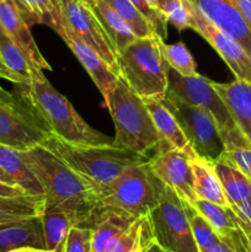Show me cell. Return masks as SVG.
I'll use <instances>...</instances> for the list:
<instances>
[{
    "mask_svg": "<svg viewBox=\"0 0 251 252\" xmlns=\"http://www.w3.org/2000/svg\"><path fill=\"white\" fill-rule=\"evenodd\" d=\"M20 153L41 184L46 202L63 209L75 226L90 228L98 209L96 187L44 145Z\"/></svg>",
    "mask_w": 251,
    "mask_h": 252,
    "instance_id": "obj_1",
    "label": "cell"
},
{
    "mask_svg": "<svg viewBox=\"0 0 251 252\" xmlns=\"http://www.w3.org/2000/svg\"><path fill=\"white\" fill-rule=\"evenodd\" d=\"M21 95L33 107L53 134L73 144H112L113 139L89 126L65 96L52 86L39 68H32L31 79Z\"/></svg>",
    "mask_w": 251,
    "mask_h": 252,
    "instance_id": "obj_2",
    "label": "cell"
},
{
    "mask_svg": "<svg viewBox=\"0 0 251 252\" xmlns=\"http://www.w3.org/2000/svg\"><path fill=\"white\" fill-rule=\"evenodd\" d=\"M42 145L61 157L71 169L91 182L101 191L112 184L132 165L143 164L148 157L133 153L112 144L86 145L73 144L51 133Z\"/></svg>",
    "mask_w": 251,
    "mask_h": 252,
    "instance_id": "obj_3",
    "label": "cell"
},
{
    "mask_svg": "<svg viewBox=\"0 0 251 252\" xmlns=\"http://www.w3.org/2000/svg\"><path fill=\"white\" fill-rule=\"evenodd\" d=\"M159 33L138 37L117 52L118 76L142 98H164L169 88V65Z\"/></svg>",
    "mask_w": 251,
    "mask_h": 252,
    "instance_id": "obj_4",
    "label": "cell"
},
{
    "mask_svg": "<svg viewBox=\"0 0 251 252\" xmlns=\"http://www.w3.org/2000/svg\"><path fill=\"white\" fill-rule=\"evenodd\" d=\"M105 105L115 125L113 144L143 157L157 152L160 140L149 111L143 98L121 78L105 100Z\"/></svg>",
    "mask_w": 251,
    "mask_h": 252,
    "instance_id": "obj_5",
    "label": "cell"
},
{
    "mask_svg": "<svg viewBox=\"0 0 251 252\" xmlns=\"http://www.w3.org/2000/svg\"><path fill=\"white\" fill-rule=\"evenodd\" d=\"M148 161L132 165L112 184L98 191L97 211L115 212L132 218L148 216L157 204L162 187Z\"/></svg>",
    "mask_w": 251,
    "mask_h": 252,
    "instance_id": "obj_6",
    "label": "cell"
},
{
    "mask_svg": "<svg viewBox=\"0 0 251 252\" xmlns=\"http://www.w3.org/2000/svg\"><path fill=\"white\" fill-rule=\"evenodd\" d=\"M212 81L213 80H209L199 74L189 78L182 76L169 66L167 94L175 96L179 100L206 110L216 121L225 149L241 145H251L236 127L223 100L214 90Z\"/></svg>",
    "mask_w": 251,
    "mask_h": 252,
    "instance_id": "obj_7",
    "label": "cell"
},
{
    "mask_svg": "<svg viewBox=\"0 0 251 252\" xmlns=\"http://www.w3.org/2000/svg\"><path fill=\"white\" fill-rule=\"evenodd\" d=\"M155 244L166 252H199L185 211L184 199L162 185L157 204L149 214Z\"/></svg>",
    "mask_w": 251,
    "mask_h": 252,
    "instance_id": "obj_8",
    "label": "cell"
},
{
    "mask_svg": "<svg viewBox=\"0 0 251 252\" xmlns=\"http://www.w3.org/2000/svg\"><path fill=\"white\" fill-rule=\"evenodd\" d=\"M162 103L171 111L197 157L216 161L225 150L214 118L203 108L166 94Z\"/></svg>",
    "mask_w": 251,
    "mask_h": 252,
    "instance_id": "obj_9",
    "label": "cell"
},
{
    "mask_svg": "<svg viewBox=\"0 0 251 252\" xmlns=\"http://www.w3.org/2000/svg\"><path fill=\"white\" fill-rule=\"evenodd\" d=\"M26 98L15 102L0 100V144L25 152L42 144L51 134Z\"/></svg>",
    "mask_w": 251,
    "mask_h": 252,
    "instance_id": "obj_10",
    "label": "cell"
},
{
    "mask_svg": "<svg viewBox=\"0 0 251 252\" xmlns=\"http://www.w3.org/2000/svg\"><path fill=\"white\" fill-rule=\"evenodd\" d=\"M191 14V29L201 34L225 62L235 79L251 83V56L243 44L209 22L189 0H185Z\"/></svg>",
    "mask_w": 251,
    "mask_h": 252,
    "instance_id": "obj_11",
    "label": "cell"
},
{
    "mask_svg": "<svg viewBox=\"0 0 251 252\" xmlns=\"http://www.w3.org/2000/svg\"><path fill=\"white\" fill-rule=\"evenodd\" d=\"M62 12L71 30L93 47L118 75L117 54L102 25L85 0H59Z\"/></svg>",
    "mask_w": 251,
    "mask_h": 252,
    "instance_id": "obj_12",
    "label": "cell"
},
{
    "mask_svg": "<svg viewBox=\"0 0 251 252\" xmlns=\"http://www.w3.org/2000/svg\"><path fill=\"white\" fill-rule=\"evenodd\" d=\"M192 158V155L181 150H165L157 152L148 161L153 175L162 185L171 189L180 198L189 203L196 201Z\"/></svg>",
    "mask_w": 251,
    "mask_h": 252,
    "instance_id": "obj_13",
    "label": "cell"
},
{
    "mask_svg": "<svg viewBox=\"0 0 251 252\" xmlns=\"http://www.w3.org/2000/svg\"><path fill=\"white\" fill-rule=\"evenodd\" d=\"M57 33L64 39L70 51L73 52L74 56L78 58L81 65L84 66L90 78L93 79L94 84L97 86L100 93L102 94L103 100L107 98L111 91L115 88L120 76L108 66V64L103 61L102 57L93 48L89 46L86 42H84L73 30L66 24L65 19L63 16L62 25L57 30Z\"/></svg>",
    "mask_w": 251,
    "mask_h": 252,
    "instance_id": "obj_14",
    "label": "cell"
},
{
    "mask_svg": "<svg viewBox=\"0 0 251 252\" xmlns=\"http://www.w3.org/2000/svg\"><path fill=\"white\" fill-rule=\"evenodd\" d=\"M209 22L243 44L251 56V30L233 0H189Z\"/></svg>",
    "mask_w": 251,
    "mask_h": 252,
    "instance_id": "obj_15",
    "label": "cell"
},
{
    "mask_svg": "<svg viewBox=\"0 0 251 252\" xmlns=\"http://www.w3.org/2000/svg\"><path fill=\"white\" fill-rule=\"evenodd\" d=\"M0 27L26 53L32 65L42 70H52L34 42L31 26L22 16L15 0H0Z\"/></svg>",
    "mask_w": 251,
    "mask_h": 252,
    "instance_id": "obj_16",
    "label": "cell"
},
{
    "mask_svg": "<svg viewBox=\"0 0 251 252\" xmlns=\"http://www.w3.org/2000/svg\"><path fill=\"white\" fill-rule=\"evenodd\" d=\"M143 101L149 111L155 129L159 135L160 144L157 152L181 150L192 157H196V153L185 135L179 121L162 103L161 98H143Z\"/></svg>",
    "mask_w": 251,
    "mask_h": 252,
    "instance_id": "obj_17",
    "label": "cell"
},
{
    "mask_svg": "<svg viewBox=\"0 0 251 252\" xmlns=\"http://www.w3.org/2000/svg\"><path fill=\"white\" fill-rule=\"evenodd\" d=\"M241 134L251 144V83L235 79L230 83L212 81Z\"/></svg>",
    "mask_w": 251,
    "mask_h": 252,
    "instance_id": "obj_18",
    "label": "cell"
},
{
    "mask_svg": "<svg viewBox=\"0 0 251 252\" xmlns=\"http://www.w3.org/2000/svg\"><path fill=\"white\" fill-rule=\"evenodd\" d=\"M20 248L46 250L41 217L0 223V252Z\"/></svg>",
    "mask_w": 251,
    "mask_h": 252,
    "instance_id": "obj_19",
    "label": "cell"
},
{
    "mask_svg": "<svg viewBox=\"0 0 251 252\" xmlns=\"http://www.w3.org/2000/svg\"><path fill=\"white\" fill-rule=\"evenodd\" d=\"M191 164L196 199H204L219 206L230 207L216 171L214 161L196 155L192 158Z\"/></svg>",
    "mask_w": 251,
    "mask_h": 252,
    "instance_id": "obj_20",
    "label": "cell"
},
{
    "mask_svg": "<svg viewBox=\"0 0 251 252\" xmlns=\"http://www.w3.org/2000/svg\"><path fill=\"white\" fill-rule=\"evenodd\" d=\"M112 42L116 54L138 38L127 22L106 0H85Z\"/></svg>",
    "mask_w": 251,
    "mask_h": 252,
    "instance_id": "obj_21",
    "label": "cell"
},
{
    "mask_svg": "<svg viewBox=\"0 0 251 252\" xmlns=\"http://www.w3.org/2000/svg\"><path fill=\"white\" fill-rule=\"evenodd\" d=\"M135 218L115 213V212L97 211L91 223V250L105 252L107 246L121 235Z\"/></svg>",
    "mask_w": 251,
    "mask_h": 252,
    "instance_id": "obj_22",
    "label": "cell"
},
{
    "mask_svg": "<svg viewBox=\"0 0 251 252\" xmlns=\"http://www.w3.org/2000/svg\"><path fill=\"white\" fill-rule=\"evenodd\" d=\"M39 217L43 226L46 250L49 252H63L69 231L75 226L71 218L63 209L48 202L44 203L43 212Z\"/></svg>",
    "mask_w": 251,
    "mask_h": 252,
    "instance_id": "obj_23",
    "label": "cell"
},
{
    "mask_svg": "<svg viewBox=\"0 0 251 252\" xmlns=\"http://www.w3.org/2000/svg\"><path fill=\"white\" fill-rule=\"evenodd\" d=\"M214 166L231 208H235L251 198V180L238 167L223 157L214 161Z\"/></svg>",
    "mask_w": 251,
    "mask_h": 252,
    "instance_id": "obj_24",
    "label": "cell"
},
{
    "mask_svg": "<svg viewBox=\"0 0 251 252\" xmlns=\"http://www.w3.org/2000/svg\"><path fill=\"white\" fill-rule=\"evenodd\" d=\"M0 166L29 196H44L41 184L16 149L0 144Z\"/></svg>",
    "mask_w": 251,
    "mask_h": 252,
    "instance_id": "obj_25",
    "label": "cell"
},
{
    "mask_svg": "<svg viewBox=\"0 0 251 252\" xmlns=\"http://www.w3.org/2000/svg\"><path fill=\"white\" fill-rule=\"evenodd\" d=\"M155 243L149 216L138 217L105 252H145Z\"/></svg>",
    "mask_w": 251,
    "mask_h": 252,
    "instance_id": "obj_26",
    "label": "cell"
},
{
    "mask_svg": "<svg viewBox=\"0 0 251 252\" xmlns=\"http://www.w3.org/2000/svg\"><path fill=\"white\" fill-rule=\"evenodd\" d=\"M15 2L30 26L44 24L57 31L62 25L63 12L59 0H15Z\"/></svg>",
    "mask_w": 251,
    "mask_h": 252,
    "instance_id": "obj_27",
    "label": "cell"
},
{
    "mask_svg": "<svg viewBox=\"0 0 251 252\" xmlns=\"http://www.w3.org/2000/svg\"><path fill=\"white\" fill-rule=\"evenodd\" d=\"M192 206L208 220L220 236H230L241 230V220L231 207L219 206L204 199H196Z\"/></svg>",
    "mask_w": 251,
    "mask_h": 252,
    "instance_id": "obj_28",
    "label": "cell"
},
{
    "mask_svg": "<svg viewBox=\"0 0 251 252\" xmlns=\"http://www.w3.org/2000/svg\"><path fill=\"white\" fill-rule=\"evenodd\" d=\"M44 203V196H24L15 198L0 197V223L39 217L43 212Z\"/></svg>",
    "mask_w": 251,
    "mask_h": 252,
    "instance_id": "obj_29",
    "label": "cell"
},
{
    "mask_svg": "<svg viewBox=\"0 0 251 252\" xmlns=\"http://www.w3.org/2000/svg\"><path fill=\"white\" fill-rule=\"evenodd\" d=\"M0 56L5 65L21 79L24 85H27L31 79L32 68H36L27 58L26 53L15 43L6 32L0 27Z\"/></svg>",
    "mask_w": 251,
    "mask_h": 252,
    "instance_id": "obj_30",
    "label": "cell"
},
{
    "mask_svg": "<svg viewBox=\"0 0 251 252\" xmlns=\"http://www.w3.org/2000/svg\"><path fill=\"white\" fill-rule=\"evenodd\" d=\"M184 206L199 252L207 250L211 246L219 243L220 235L214 230L213 226L208 223V220L192 206V203L184 201Z\"/></svg>",
    "mask_w": 251,
    "mask_h": 252,
    "instance_id": "obj_31",
    "label": "cell"
},
{
    "mask_svg": "<svg viewBox=\"0 0 251 252\" xmlns=\"http://www.w3.org/2000/svg\"><path fill=\"white\" fill-rule=\"evenodd\" d=\"M106 1L127 22L137 37H148L157 33L149 20L129 0H106Z\"/></svg>",
    "mask_w": 251,
    "mask_h": 252,
    "instance_id": "obj_32",
    "label": "cell"
},
{
    "mask_svg": "<svg viewBox=\"0 0 251 252\" xmlns=\"http://www.w3.org/2000/svg\"><path fill=\"white\" fill-rule=\"evenodd\" d=\"M161 48L167 65L174 69L180 75L189 78V76H194L198 74L196 62L193 61L191 52L188 51L184 42H177V43L172 44L162 42Z\"/></svg>",
    "mask_w": 251,
    "mask_h": 252,
    "instance_id": "obj_33",
    "label": "cell"
},
{
    "mask_svg": "<svg viewBox=\"0 0 251 252\" xmlns=\"http://www.w3.org/2000/svg\"><path fill=\"white\" fill-rule=\"evenodd\" d=\"M157 10L164 15L167 24L179 31L191 29V14L185 0H157Z\"/></svg>",
    "mask_w": 251,
    "mask_h": 252,
    "instance_id": "obj_34",
    "label": "cell"
},
{
    "mask_svg": "<svg viewBox=\"0 0 251 252\" xmlns=\"http://www.w3.org/2000/svg\"><path fill=\"white\" fill-rule=\"evenodd\" d=\"M93 231L88 226H73L66 238L63 252H90Z\"/></svg>",
    "mask_w": 251,
    "mask_h": 252,
    "instance_id": "obj_35",
    "label": "cell"
},
{
    "mask_svg": "<svg viewBox=\"0 0 251 252\" xmlns=\"http://www.w3.org/2000/svg\"><path fill=\"white\" fill-rule=\"evenodd\" d=\"M221 157L251 180V145L228 148L224 150Z\"/></svg>",
    "mask_w": 251,
    "mask_h": 252,
    "instance_id": "obj_36",
    "label": "cell"
},
{
    "mask_svg": "<svg viewBox=\"0 0 251 252\" xmlns=\"http://www.w3.org/2000/svg\"><path fill=\"white\" fill-rule=\"evenodd\" d=\"M201 252H248L245 233L241 229L230 236H220L219 243Z\"/></svg>",
    "mask_w": 251,
    "mask_h": 252,
    "instance_id": "obj_37",
    "label": "cell"
},
{
    "mask_svg": "<svg viewBox=\"0 0 251 252\" xmlns=\"http://www.w3.org/2000/svg\"><path fill=\"white\" fill-rule=\"evenodd\" d=\"M129 1L132 2V4H134L135 7L149 20L150 24L155 27V30H157V32L160 36H166L167 21L164 17V15H162L159 10L150 6V5L148 4L147 0H129Z\"/></svg>",
    "mask_w": 251,
    "mask_h": 252,
    "instance_id": "obj_38",
    "label": "cell"
},
{
    "mask_svg": "<svg viewBox=\"0 0 251 252\" xmlns=\"http://www.w3.org/2000/svg\"><path fill=\"white\" fill-rule=\"evenodd\" d=\"M231 209L235 212L236 216H238L239 219L241 220V229H250L251 230V198L248 199L246 202H244L240 206Z\"/></svg>",
    "mask_w": 251,
    "mask_h": 252,
    "instance_id": "obj_39",
    "label": "cell"
},
{
    "mask_svg": "<svg viewBox=\"0 0 251 252\" xmlns=\"http://www.w3.org/2000/svg\"><path fill=\"white\" fill-rule=\"evenodd\" d=\"M29 196L22 187L19 185H9L5 182H0V197L5 198H15V197Z\"/></svg>",
    "mask_w": 251,
    "mask_h": 252,
    "instance_id": "obj_40",
    "label": "cell"
},
{
    "mask_svg": "<svg viewBox=\"0 0 251 252\" xmlns=\"http://www.w3.org/2000/svg\"><path fill=\"white\" fill-rule=\"evenodd\" d=\"M0 78L5 79V80L10 81V83L15 84V85H24V83L21 81V79L19 78L17 75H15L6 65L5 63L2 62L1 56H0Z\"/></svg>",
    "mask_w": 251,
    "mask_h": 252,
    "instance_id": "obj_41",
    "label": "cell"
},
{
    "mask_svg": "<svg viewBox=\"0 0 251 252\" xmlns=\"http://www.w3.org/2000/svg\"><path fill=\"white\" fill-rule=\"evenodd\" d=\"M251 30V0H233Z\"/></svg>",
    "mask_w": 251,
    "mask_h": 252,
    "instance_id": "obj_42",
    "label": "cell"
},
{
    "mask_svg": "<svg viewBox=\"0 0 251 252\" xmlns=\"http://www.w3.org/2000/svg\"><path fill=\"white\" fill-rule=\"evenodd\" d=\"M20 98H21V95H14V94L5 90V89L0 85V100L7 101V102H15V101H19Z\"/></svg>",
    "mask_w": 251,
    "mask_h": 252,
    "instance_id": "obj_43",
    "label": "cell"
},
{
    "mask_svg": "<svg viewBox=\"0 0 251 252\" xmlns=\"http://www.w3.org/2000/svg\"><path fill=\"white\" fill-rule=\"evenodd\" d=\"M0 182H5V184H9V185H16V182L14 181L11 176L0 166Z\"/></svg>",
    "mask_w": 251,
    "mask_h": 252,
    "instance_id": "obj_44",
    "label": "cell"
},
{
    "mask_svg": "<svg viewBox=\"0 0 251 252\" xmlns=\"http://www.w3.org/2000/svg\"><path fill=\"white\" fill-rule=\"evenodd\" d=\"M246 236V243H248V252H251V230L250 229H243Z\"/></svg>",
    "mask_w": 251,
    "mask_h": 252,
    "instance_id": "obj_45",
    "label": "cell"
},
{
    "mask_svg": "<svg viewBox=\"0 0 251 252\" xmlns=\"http://www.w3.org/2000/svg\"><path fill=\"white\" fill-rule=\"evenodd\" d=\"M145 252H166V251L162 250V249L160 248V246L157 245V244H155V243H154V244H153L152 246H150L149 249H148L147 251H145Z\"/></svg>",
    "mask_w": 251,
    "mask_h": 252,
    "instance_id": "obj_46",
    "label": "cell"
},
{
    "mask_svg": "<svg viewBox=\"0 0 251 252\" xmlns=\"http://www.w3.org/2000/svg\"><path fill=\"white\" fill-rule=\"evenodd\" d=\"M30 249L32 248H20V249H14V250H10L6 252H29Z\"/></svg>",
    "mask_w": 251,
    "mask_h": 252,
    "instance_id": "obj_47",
    "label": "cell"
},
{
    "mask_svg": "<svg viewBox=\"0 0 251 252\" xmlns=\"http://www.w3.org/2000/svg\"><path fill=\"white\" fill-rule=\"evenodd\" d=\"M147 1H148V4L150 5V6L157 10V0H147Z\"/></svg>",
    "mask_w": 251,
    "mask_h": 252,
    "instance_id": "obj_48",
    "label": "cell"
},
{
    "mask_svg": "<svg viewBox=\"0 0 251 252\" xmlns=\"http://www.w3.org/2000/svg\"><path fill=\"white\" fill-rule=\"evenodd\" d=\"M29 252H49L47 250H39V249H30Z\"/></svg>",
    "mask_w": 251,
    "mask_h": 252,
    "instance_id": "obj_49",
    "label": "cell"
},
{
    "mask_svg": "<svg viewBox=\"0 0 251 252\" xmlns=\"http://www.w3.org/2000/svg\"><path fill=\"white\" fill-rule=\"evenodd\" d=\"M90 252H94V251H93V250H91V251H90Z\"/></svg>",
    "mask_w": 251,
    "mask_h": 252,
    "instance_id": "obj_50",
    "label": "cell"
}]
</instances>
